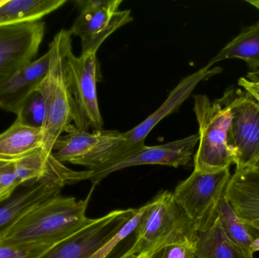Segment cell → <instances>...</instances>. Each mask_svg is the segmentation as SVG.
<instances>
[{
    "label": "cell",
    "mask_w": 259,
    "mask_h": 258,
    "mask_svg": "<svg viewBox=\"0 0 259 258\" xmlns=\"http://www.w3.org/2000/svg\"><path fill=\"white\" fill-rule=\"evenodd\" d=\"M93 190L85 199L59 195L32 209L0 235V244L56 245L88 224L87 210Z\"/></svg>",
    "instance_id": "obj_1"
},
{
    "label": "cell",
    "mask_w": 259,
    "mask_h": 258,
    "mask_svg": "<svg viewBox=\"0 0 259 258\" xmlns=\"http://www.w3.org/2000/svg\"><path fill=\"white\" fill-rule=\"evenodd\" d=\"M70 47L71 36L69 32L60 30L50 44L48 72L40 85L47 111L42 128V148L47 154H53V145L62 133H70L78 126L66 67V54Z\"/></svg>",
    "instance_id": "obj_2"
},
{
    "label": "cell",
    "mask_w": 259,
    "mask_h": 258,
    "mask_svg": "<svg viewBox=\"0 0 259 258\" xmlns=\"http://www.w3.org/2000/svg\"><path fill=\"white\" fill-rule=\"evenodd\" d=\"M146 205L135 230V242L123 255L146 257L167 245L196 243V226L178 205L172 192H159Z\"/></svg>",
    "instance_id": "obj_3"
},
{
    "label": "cell",
    "mask_w": 259,
    "mask_h": 258,
    "mask_svg": "<svg viewBox=\"0 0 259 258\" xmlns=\"http://www.w3.org/2000/svg\"><path fill=\"white\" fill-rule=\"evenodd\" d=\"M194 111L199 124V147L194 156V171L214 173L235 165L237 156L228 143L231 115L222 99L211 101L205 95H194Z\"/></svg>",
    "instance_id": "obj_4"
},
{
    "label": "cell",
    "mask_w": 259,
    "mask_h": 258,
    "mask_svg": "<svg viewBox=\"0 0 259 258\" xmlns=\"http://www.w3.org/2000/svg\"><path fill=\"white\" fill-rule=\"evenodd\" d=\"M229 169L214 173L193 171L172 192L175 201L193 221L198 232L212 225L216 210L231 179Z\"/></svg>",
    "instance_id": "obj_5"
},
{
    "label": "cell",
    "mask_w": 259,
    "mask_h": 258,
    "mask_svg": "<svg viewBox=\"0 0 259 258\" xmlns=\"http://www.w3.org/2000/svg\"><path fill=\"white\" fill-rule=\"evenodd\" d=\"M123 133L116 130L74 129L55 142L53 154L61 163L86 167L94 170L110 163L117 150L124 144Z\"/></svg>",
    "instance_id": "obj_6"
},
{
    "label": "cell",
    "mask_w": 259,
    "mask_h": 258,
    "mask_svg": "<svg viewBox=\"0 0 259 258\" xmlns=\"http://www.w3.org/2000/svg\"><path fill=\"white\" fill-rule=\"evenodd\" d=\"M121 3V0L76 2L79 15L68 32L80 38L81 55H97L110 35L132 21L131 10H118Z\"/></svg>",
    "instance_id": "obj_7"
},
{
    "label": "cell",
    "mask_w": 259,
    "mask_h": 258,
    "mask_svg": "<svg viewBox=\"0 0 259 258\" xmlns=\"http://www.w3.org/2000/svg\"><path fill=\"white\" fill-rule=\"evenodd\" d=\"M70 88L78 117L77 130L103 129V120L97 98V83L100 81V64L97 55L74 56L72 46L66 54Z\"/></svg>",
    "instance_id": "obj_8"
},
{
    "label": "cell",
    "mask_w": 259,
    "mask_h": 258,
    "mask_svg": "<svg viewBox=\"0 0 259 258\" xmlns=\"http://www.w3.org/2000/svg\"><path fill=\"white\" fill-rule=\"evenodd\" d=\"M234 98L231 94L222 100L228 105L231 119L228 143L237 156L236 170L253 168L259 158V103L239 89Z\"/></svg>",
    "instance_id": "obj_9"
},
{
    "label": "cell",
    "mask_w": 259,
    "mask_h": 258,
    "mask_svg": "<svg viewBox=\"0 0 259 258\" xmlns=\"http://www.w3.org/2000/svg\"><path fill=\"white\" fill-rule=\"evenodd\" d=\"M135 211H112L101 218L91 220L40 258H89L121 230Z\"/></svg>",
    "instance_id": "obj_10"
},
{
    "label": "cell",
    "mask_w": 259,
    "mask_h": 258,
    "mask_svg": "<svg viewBox=\"0 0 259 258\" xmlns=\"http://www.w3.org/2000/svg\"><path fill=\"white\" fill-rule=\"evenodd\" d=\"M44 33L41 21L0 26V85L33 62Z\"/></svg>",
    "instance_id": "obj_11"
},
{
    "label": "cell",
    "mask_w": 259,
    "mask_h": 258,
    "mask_svg": "<svg viewBox=\"0 0 259 258\" xmlns=\"http://www.w3.org/2000/svg\"><path fill=\"white\" fill-rule=\"evenodd\" d=\"M199 141V134H195L164 145H145L138 151L116 162L90 170L91 175L89 180L94 188L109 174L131 167L149 165H164L173 168L185 166L190 163L195 147Z\"/></svg>",
    "instance_id": "obj_12"
},
{
    "label": "cell",
    "mask_w": 259,
    "mask_h": 258,
    "mask_svg": "<svg viewBox=\"0 0 259 258\" xmlns=\"http://www.w3.org/2000/svg\"><path fill=\"white\" fill-rule=\"evenodd\" d=\"M219 68H211V66L207 65L196 72L183 79L156 111L132 130L123 133L125 141L117 150L115 157L110 163L133 154L145 146V139L151 130L161 120L178 110V108L189 98L190 94L201 81L219 74Z\"/></svg>",
    "instance_id": "obj_13"
},
{
    "label": "cell",
    "mask_w": 259,
    "mask_h": 258,
    "mask_svg": "<svg viewBox=\"0 0 259 258\" xmlns=\"http://www.w3.org/2000/svg\"><path fill=\"white\" fill-rule=\"evenodd\" d=\"M50 59L48 51L0 85V108L17 115L27 97L40 86L45 79Z\"/></svg>",
    "instance_id": "obj_14"
},
{
    "label": "cell",
    "mask_w": 259,
    "mask_h": 258,
    "mask_svg": "<svg viewBox=\"0 0 259 258\" xmlns=\"http://www.w3.org/2000/svg\"><path fill=\"white\" fill-rule=\"evenodd\" d=\"M224 195L246 225L259 230L258 171L236 170Z\"/></svg>",
    "instance_id": "obj_15"
},
{
    "label": "cell",
    "mask_w": 259,
    "mask_h": 258,
    "mask_svg": "<svg viewBox=\"0 0 259 258\" xmlns=\"http://www.w3.org/2000/svg\"><path fill=\"white\" fill-rule=\"evenodd\" d=\"M65 185L50 180H42L12 195L0 204V235L13 225L20 218L44 202L60 195Z\"/></svg>",
    "instance_id": "obj_16"
},
{
    "label": "cell",
    "mask_w": 259,
    "mask_h": 258,
    "mask_svg": "<svg viewBox=\"0 0 259 258\" xmlns=\"http://www.w3.org/2000/svg\"><path fill=\"white\" fill-rule=\"evenodd\" d=\"M239 59L246 62L249 69V80H259V21L243 29L208 63L212 66L227 59Z\"/></svg>",
    "instance_id": "obj_17"
},
{
    "label": "cell",
    "mask_w": 259,
    "mask_h": 258,
    "mask_svg": "<svg viewBox=\"0 0 259 258\" xmlns=\"http://www.w3.org/2000/svg\"><path fill=\"white\" fill-rule=\"evenodd\" d=\"M42 129L24 125L15 120L14 124L0 134V159L17 160L42 148Z\"/></svg>",
    "instance_id": "obj_18"
},
{
    "label": "cell",
    "mask_w": 259,
    "mask_h": 258,
    "mask_svg": "<svg viewBox=\"0 0 259 258\" xmlns=\"http://www.w3.org/2000/svg\"><path fill=\"white\" fill-rule=\"evenodd\" d=\"M196 258H254L228 239L218 218L212 225L198 232Z\"/></svg>",
    "instance_id": "obj_19"
},
{
    "label": "cell",
    "mask_w": 259,
    "mask_h": 258,
    "mask_svg": "<svg viewBox=\"0 0 259 258\" xmlns=\"http://www.w3.org/2000/svg\"><path fill=\"white\" fill-rule=\"evenodd\" d=\"M66 0H6L0 6V26L40 21Z\"/></svg>",
    "instance_id": "obj_20"
},
{
    "label": "cell",
    "mask_w": 259,
    "mask_h": 258,
    "mask_svg": "<svg viewBox=\"0 0 259 258\" xmlns=\"http://www.w3.org/2000/svg\"><path fill=\"white\" fill-rule=\"evenodd\" d=\"M218 219L222 230L230 240L248 254H252L249 249L251 243L255 239L251 227L246 225L236 213L225 195L219 201L216 210Z\"/></svg>",
    "instance_id": "obj_21"
},
{
    "label": "cell",
    "mask_w": 259,
    "mask_h": 258,
    "mask_svg": "<svg viewBox=\"0 0 259 258\" xmlns=\"http://www.w3.org/2000/svg\"><path fill=\"white\" fill-rule=\"evenodd\" d=\"M47 113L45 97L39 86L23 103L17 114L16 120L24 125L42 130Z\"/></svg>",
    "instance_id": "obj_22"
},
{
    "label": "cell",
    "mask_w": 259,
    "mask_h": 258,
    "mask_svg": "<svg viewBox=\"0 0 259 258\" xmlns=\"http://www.w3.org/2000/svg\"><path fill=\"white\" fill-rule=\"evenodd\" d=\"M146 207V204H144L139 209H136L133 216L121 227V230L89 258H107L109 257V254L112 253V251H113L118 244L121 243L124 239L128 237L130 235L132 234L137 230V226L140 223Z\"/></svg>",
    "instance_id": "obj_23"
},
{
    "label": "cell",
    "mask_w": 259,
    "mask_h": 258,
    "mask_svg": "<svg viewBox=\"0 0 259 258\" xmlns=\"http://www.w3.org/2000/svg\"><path fill=\"white\" fill-rule=\"evenodd\" d=\"M56 245L0 244V258H40Z\"/></svg>",
    "instance_id": "obj_24"
},
{
    "label": "cell",
    "mask_w": 259,
    "mask_h": 258,
    "mask_svg": "<svg viewBox=\"0 0 259 258\" xmlns=\"http://www.w3.org/2000/svg\"><path fill=\"white\" fill-rule=\"evenodd\" d=\"M196 243L194 242H183V243L167 245V246L156 250L149 255L143 257L196 258Z\"/></svg>",
    "instance_id": "obj_25"
},
{
    "label": "cell",
    "mask_w": 259,
    "mask_h": 258,
    "mask_svg": "<svg viewBox=\"0 0 259 258\" xmlns=\"http://www.w3.org/2000/svg\"><path fill=\"white\" fill-rule=\"evenodd\" d=\"M15 164V163H14ZM21 186L17 180L13 168L0 176V204L13 195L17 188Z\"/></svg>",
    "instance_id": "obj_26"
},
{
    "label": "cell",
    "mask_w": 259,
    "mask_h": 258,
    "mask_svg": "<svg viewBox=\"0 0 259 258\" xmlns=\"http://www.w3.org/2000/svg\"><path fill=\"white\" fill-rule=\"evenodd\" d=\"M238 83L246 92L259 103V80H252L241 77L239 80Z\"/></svg>",
    "instance_id": "obj_27"
},
{
    "label": "cell",
    "mask_w": 259,
    "mask_h": 258,
    "mask_svg": "<svg viewBox=\"0 0 259 258\" xmlns=\"http://www.w3.org/2000/svg\"><path fill=\"white\" fill-rule=\"evenodd\" d=\"M15 162V160H5V159H0V176L10 171L13 168Z\"/></svg>",
    "instance_id": "obj_28"
},
{
    "label": "cell",
    "mask_w": 259,
    "mask_h": 258,
    "mask_svg": "<svg viewBox=\"0 0 259 258\" xmlns=\"http://www.w3.org/2000/svg\"><path fill=\"white\" fill-rule=\"evenodd\" d=\"M249 249H250V251L252 254L256 252V251H259V236L258 237L255 238L253 242L251 243L250 246H249Z\"/></svg>",
    "instance_id": "obj_29"
},
{
    "label": "cell",
    "mask_w": 259,
    "mask_h": 258,
    "mask_svg": "<svg viewBox=\"0 0 259 258\" xmlns=\"http://www.w3.org/2000/svg\"><path fill=\"white\" fill-rule=\"evenodd\" d=\"M246 3H249L254 7L256 8L259 12V0H246Z\"/></svg>",
    "instance_id": "obj_30"
},
{
    "label": "cell",
    "mask_w": 259,
    "mask_h": 258,
    "mask_svg": "<svg viewBox=\"0 0 259 258\" xmlns=\"http://www.w3.org/2000/svg\"><path fill=\"white\" fill-rule=\"evenodd\" d=\"M118 258H143L140 255H136V254H131V255H123L121 254V256H119Z\"/></svg>",
    "instance_id": "obj_31"
},
{
    "label": "cell",
    "mask_w": 259,
    "mask_h": 258,
    "mask_svg": "<svg viewBox=\"0 0 259 258\" xmlns=\"http://www.w3.org/2000/svg\"><path fill=\"white\" fill-rule=\"evenodd\" d=\"M253 169L259 171V158L258 161H257L256 164H255V166H254Z\"/></svg>",
    "instance_id": "obj_32"
},
{
    "label": "cell",
    "mask_w": 259,
    "mask_h": 258,
    "mask_svg": "<svg viewBox=\"0 0 259 258\" xmlns=\"http://www.w3.org/2000/svg\"><path fill=\"white\" fill-rule=\"evenodd\" d=\"M6 2V0H0V6H3Z\"/></svg>",
    "instance_id": "obj_33"
}]
</instances>
